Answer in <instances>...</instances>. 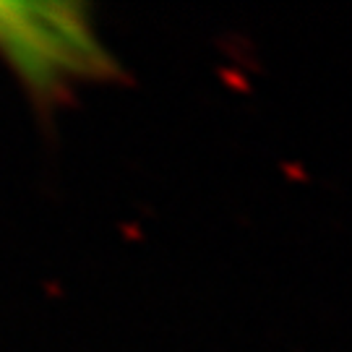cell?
Listing matches in <instances>:
<instances>
[{
  "label": "cell",
  "mask_w": 352,
  "mask_h": 352,
  "mask_svg": "<svg viewBox=\"0 0 352 352\" xmlns=\"http://www.w3.org/2000/svg\"><path fill=\"white\" fill-rule=\"evenodd\" d=\"M0 55L42 100L115 71L91 21L74 3H0Z\"/></svg>",
  "instance_id": "cell-1"
}]
</instances>
